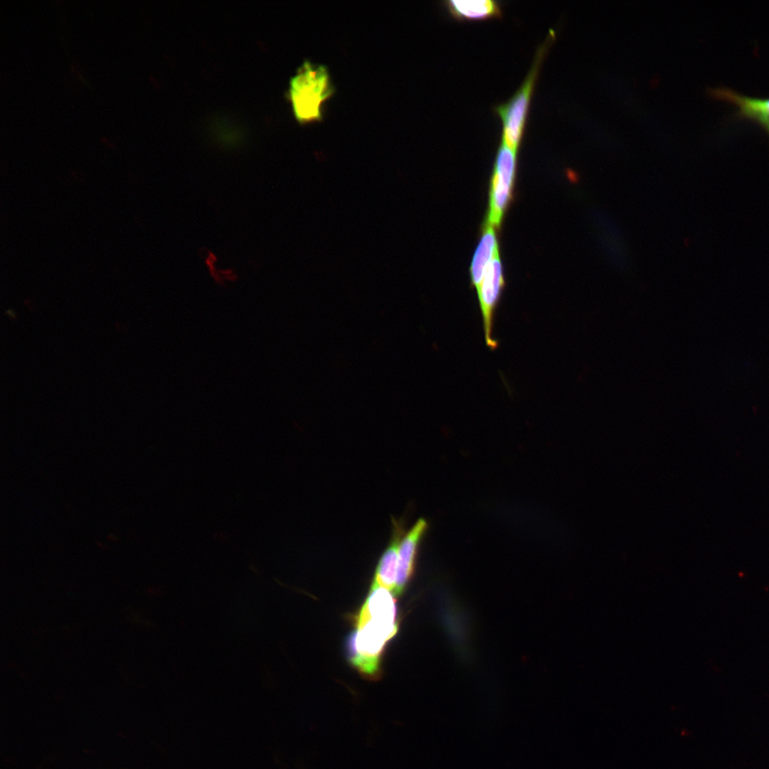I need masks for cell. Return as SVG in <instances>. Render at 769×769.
Here are the masks:
<instances>
[{"instance_id":"6da1fadb","label":"cell","mask_w":769,"mask_h":769,"mask_svg":"<svg viewBox=\"0 0 769 769\" xmlns=\"http://www.w3.org/2000/svg\"><path fill=\"white\" fill-rule=\"evenodd\" d=\"M355 628L347 642L348 659L360 673L375 677L385 645L398 631L395 600L387 590L371 589L356 617Z\"/></svg>"},{"instance_id":"7a4b0ae2","label":"cell","mask_w":769,"mask_h":769,"mask_svg":"<svg viewBox=\"0 0 769 769\" xmlns=\"http://www.w3.org/2000/svg\"><path fill=\"white\" fill-rule=\"evenodd\" d=\"M333 92L326 66L305 61L291 78L288 90L295 119L300 123L321 120L323 104Z\"/></svg>"},{"instance_id":"3957f363","label":"cell","mask_w":769,"mask_h":769,"mask_svg":"<svg viewBox=\"0 0 769 769\" xmlns=\"http://www.w3.org/2000/svg\"><path fill=\"white\" fill-rule=\"evenodd\" d=\"M554 39V31L550 30L545 41L536 51L530 69L519 88L507 102L493 108L502 122L501 142L516 152L523 137L530 100L541 64Z\"/></svg>"},{"instance_id":"277c9868","label":"cell","mask_w":769,"mask_h":769,"mask_svg":"<svg viewBox=\"0 0 769 769\" xmlns=\"http://www.w3.org/2000/svg\"><path fill=\"white\" fill-rule=\"evenodd\" d=\"M495 161L490 191L488 225L498 226L511 197L516 152L501 142Z\"/></svg>"},{"instance_id":"5b68a950","label":"cell","mask_w":769,"mask_h":769,"mask_svg":"<svg viewBox=\"0 0 769 769\" xmlns=\"http://www.w3.org/2000/svg\"><path fill=\"white\" fill-rule=\"evenodd\" d=\"M503 286L504 280L498 251L488 266L483 281L476 290L483 318L486 344L491 350L496 349L498 346V342L493 336V327L495 310Z\"/></svg>"},{"instance_id":"8992f818","label":"cell","mask_w":769,"mask_h":769,"mask_svg":"<svg viewBox=\"0 0 769 769\" xmlns=\"http://www.w3.org/2000/svg\"><path fill=\"white\" fill-rule=\"evenodd\" d=\"M427 528V522L423 518H419L408 530L404 532L400 540L398 548L396 586L393 592L396 596L404 592L413 575L419 546Z\"/></svg>"},{"instance_id":"52a82bcc","label":"cell","mask_w":769,"mask_h":769,"mask_svg":"<svg viewBox=\"0 0 769 769\" xmlns=\"http://www.w3.org/2000/svg\"><path fill=\"white\" fill-rule=\"evenodd\" d=\"M708 93L713 98L734 105L737 108L736 116L756 123L769 137V98L750 97L723 87L709 88Z\"/></svg>"},{"instance_id":"ba28073f","label":"cell","mask_w":769,"mask_h":769,"mask_svg":"<svg viewBox=\"0 0 769 769\" xmlns=\"http://www.w3.org/2000/svg\"><path fill=\"white\" fill-rule=\"evenodd\" d=\"M392 535L386 549L382 553L375 569L371 589L383 587L392 592L396 586L398 548L404 533L402 520L393 518Z\"/></svg>"},{"instance_id":"9c48e42d","label":"cell","mask_w":769,"mask_h":769,"mask_svg":"<svg viewBox=\"0 0 769 769\" xmlns=\"http://www.w3.org/2000/svg\"><path fill=\"white\" fill-rule=\"evenodd\" d=\"M443 4L451 16L458 21L501 18L502 6L493 0H447Z\"/></svg>"},{"instance_id":"30bf717a","label":"cell","mask_w":769,"mask_h":769,"mask_svg":"<svg viewBox=\"0 0 769 769\" xmlns=\"http://www.w3.org/2000/svg\"><path fill=\"white\" fill-rule=\"evenodd\" d=\"M498 251L493 227L488 225L474 253L471 266V281L476 290L479 288L488 266Z\"/></svg>"}]
</instances>
